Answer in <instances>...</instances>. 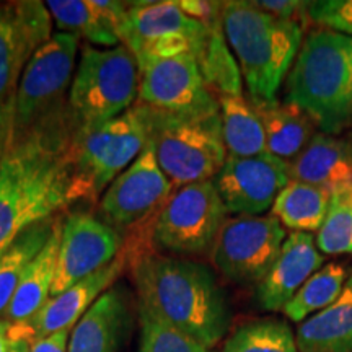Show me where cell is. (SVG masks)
Returning <instances> with one entry per match:
<instances>
[{"instance_id":"ffe728a7","label":"cell","mask_w":352,"mask_h":352,"mask_svg":"<svg viewBox=\"0 0 352 352\" xmlns=\"http://www.w3.org/2000/svg\"><path fill=\"white\" fill-rule=\"evenodd\" d=\"M290 178L331 192L352 184V147L336 135L315 134L289 162Z\"/></svg>"},{"instance_id":"ba28073f","label":"cell","mask_w":352,"mask_h":352,"mask_svg":"<svg viewBox=\"0 0 352 352\" xmlns=\"http://www.w3.org/2000/svg\"><path fill=\"white\" fill-rule=\"evenodd\" d=\"M145 144L147 131L138 103L104 124L74 132L67 151L74 202L98 199L140 155Z\"/></svg>"},{"instance_id":"8fae6325","label":"cell","mask_w":352,"mask_h":352,"mask_svg":"<svg viewBox=\"0 0 352 352\" xmlns=\"http://www.w3.org/2000/svg\"><path fill=\"white\" fill-rule=\"evenodd\" d=\"M210 30L188 16L179 2H134L121 44L138 60L192 56L197 59Z\"/></svg>"},{"instance_id":"4dcf8cb0","label":"cell","mask_w":352,"mask_h":352,"mask_svg":"<svg viewBox=\"0 0 352 352\" xmlns=\"http://www.w3.org/2000/svg\"><path fill=\"white\" fill-rule=\"evenodd\" d=\"M315 241L321 254H352V184L329 195Z\"/></svg>"},{"instance_id":"8d00e7d4","label":"cell","mask_w":352,"mask_h":352,"mask_svg":"<svg viewBox=\"0 0 352 352\" xmlns=\"http://www.w3.org/2000/svg\"><path fill=\"white\" fill-rule=\"evenodd\" d=\"M12 142V129L7 124V121L0 116V157L7 152Z\"/></svg>"},{"instance_id":"d6a6232c","label":"cell","mask_w":352,"mask_h":352,"mask_svg":"<svg viewBox=\"0 0 352 352\" xmlns=\"http://www.w3.org/2000/svg\"><path fill=\"white\" fill-rule=\"evenodd\" d=\"M308 20L320 28L352 38V0H318L308 3Z\"/></svg>"},{"instance_id":"7402d4cb","label":"cell","mask_w":352,"mask_h":352,"mask_svg":"<svg viewBox=\"0 0 352 352\" xmlns=\"http://www.w3.org/2000/svg\"><path fill=\"white\" fill-rule=\"evenodd\" d=\"M298 352H352V274L338 300L297 328Z\"/></svg>"},{"instance_id":"f35d334b","label":"cell","mask_w":352,"mask_h":352,"mask_svg":"<svg viewBox=\"0 0 352 352\" xmlns=\"http://www.w3.org/2000/svg\"><path fill=\"white\" fill-rule=\"evenodd\" d=\"M10 352H30V342L25 340H12Z\"/></svg>"},{"instance_id":"7c38bea8","label":"cell","mask_w":352,"mask_h":352,"mask_svg":"<svg viewBox=\"0 0 352 352\" xmlns=\"http://www.w3.org/2000/svg\"><path fill=\"white\" fill-rule=\"evenodd\" d=\"M51 21L46 2L23 0L0 6V116L10 129L23 70L52 36Z\"/></svg>"},{"instance_id":"ac0fdd59","label":"cell","mask_w":352,"mask_h":352,"mask_svg":"<svg viewBox=\"0 0 352 352\" xmlns=\"http://www.w3.org/2000/svg\"><path fill=\"white\" fill-rule=\"evenodd\" d=\"M324 256L311 233L292 232L266 277L258 284L256 298L263 310L280 311L302 285L323 267Z\"/></svg>"},{"instance_id":"30bf717a","label":"cell","mask_w":352,"mask_h":352,"mask_svg":"<svg viewBox=\"0 0 352 352\" xmlns=\"http://www.w3.org/2000/svg\"><path fill=\"white\" fill-rule=\"evenodd\" d=\"M287 236L274 215H240L227 219L210 258L227 279L259 284L276 263Z\"/></svg>"},{"instance_id":"6da1fadb","label":"cell","mask_w":352,"mask_h":352,"mask_svg":"<svg viewBox=\"0 0 352 352\" xmlns=\"http://www.w3.org/2000/svg\"><path fill=\"white\" fill-rule=\"evenodd\" d=\"M139 303L206 347L230 327V307L212 271L201 263L145 253L132 263Z\"/></svg>"},{"instance_id":"f546056e","label":"cell","mask_w":352,"mask_h":352,"mask_svg":"<svg viewBox=\"0 0 352 352\" xmlns=\"http://www.w3.org/2000/svg\"><path fill=\"white\" fill-rule=\"evenodd\" d=\"M222 352H298L296 334L285 321L261 318L236 328Z\"/></svg>"},{"instance_id":"5b68a950","label":"cell","mask_w":352,"mask_h":352,"mask_svg":"<svg viewBox=\"0 0 352 352\" xmlns=\"http://www.w3.org/2000/svg\"><path fill=\"white\" fill-rule=\"evenodd\" d=\"M80 38L56 33L26 64L16 91L12 122V142L33 135H74L65 101L74 80Z\"/></svg>"},{"instance_id":"44dd1931","label":"cell","mask_w":352,"mask_h":352,"mask_svg":"<svg viewBox=\"0 0 352 352\" xmlns=\"http://www.w3.org/2000/svg\"><path fill=\"white\" fill-rule=\"evenodd\" d=\"M60 228H63V220L59 219L50 240L26 267L19 289H16L10 305L7 308V314L3 316V320H7L10 324H20L32 320L51 298L57 271Z\"/></svg>"},{"instance_id":"f1b7e54d","label":"cell","mask_w":352,"mask_h":352,"mask_svg":"<svg viewBox=\"0 0 352 352\" xmlns=\"http://www.w3.org/2000/svg\"><path fill=\"white\" fill-rule=\"evenodd\" d=\"M208 28L210 30L209 38L196 59L206 85L210 91H219V96L241 95L240 65L233 59L222 21Z\"/></svg>"},{"instance_id":"e0dca14e","label":"cell","mask_w":352,"mask_h":352,"mask_svg":"<svg viewBox=\"0 0 352 352\" xmlns=\"http://www.w3.org/2000/svg\"><path fill=\"white\" fill-rule=\"evenodd\" d=\"M126 263L127 254H120L113 263L101 267L95 274L85 277L59 296L51 297L32 320L20 324H10L12 340L33 342L63 329H74L91 305L116 283L124 271Z\"/></svg>"},{"instance_id":"9a60e30c","label":"cell","mask_w":352,"mask_h":352,"mask_svg":"<svg viewBox=\"0 0 352 352\" xmlns=\"http://www.w3.org/2000/svg\"><path fill=\"white\" fill-rule=\"evenodd\" d=\"M290 179L289 162L271 153L246 158L227 155L214 184L228 214L240 217L261 215L272 209L276 197Z\"/></svg>"},{"instance_id":"2e32d148","label":"cell","mask_w":352,"mask_h":352,"mask_svg":"<svg viewBox=\"0 0 352 352\" xmlns=\"http://www.w3.org/2000/svg\"><path fill=\"white\" fill-rule=\"evenodd\" d=\"M173 191L155 153L145 144L140 155L104 191L100 209L108 226L131 227L157 214Z\"/></svg>"},{"instance_id":"4316f807","label":"cell","mask_w":352,"mask_h":352,"mask_svg":"<svg viewBox=\"0 0 352 352\" xmlns=\"http://www.w3.org/2000/svg\"><path fill=\"white\" fill-rule=\"evenodd\" d=\"M46 7L63 33L77 34L96 46L116 47L121 44V39L94 6V0H50Z\"/></svg>"},{"instance_id":"4fadbf2b","label":"cell","mask_w":352,"mask_h":352,"mask_svg":"<svg viewBox=\"0 0 352 352\" xmlns=\"http://www.w3.org/2000/svg\"><path fill=\"white\" fill-rule=\"evenodd\" d=\"M140 70L139 103L158 111L189 118L219 114V100L206 85L192 56L138 60Z\"/></svg>"},{"instance_id":"e575fe53","label":"cell","mask_w":352,"mask_h":352,"mask_svg":"<svg viewBox=\"0 0 352 352\" xmlns=\"http://www.w3.org/2000/svg\"><path fill=\"white\" fill-rule=\"evenodd\" d=\"M182 10L204 26H212L222 21L223 2H204V0H183Z\"/></svg>"},{"instance_id":"3957f363","label":"cell","mask_w":352,"mask_h":352,"mask_svg":"<svg viewBox=\"0 0 352 352\" xmlns=\"http://www.w3.org/2000/svg\"><path fill=\"white\" fill-rule=\"evenodd\" d=\"M285 103L323 134L346 129L352 122V38L324 28L308 32L285 78Z\"/></svg>"},{"instance_id":"9c48e42d","label":"cell","mask_w":352,"mask_h":352,"mask_svg":"<svg viewBox=\"0 0 352 352\" xmlns=\"http://www.w3.org/2000/svg\"><path fill=\"white\" fill-rule=\"evenodd\" d=\"M228 210L214 179L175 189L152 222V245L176 254L212 252Z\"/></svg>"},{"instance_id":"8992f818","label":"cell","mask_w":352,"mask_h":352,"mask_svg":"<svg viewBox=\"0 0 352 352\" xmlns=\"http://www.w3.org/2000/svg\"><path fill=\"white\" fill-rule=\"evenodd\" d=\"M147 145L175 189L214 179L227 160L220 114L189 118L139 103Z\"/></svg>"},{"instance_id":"83f0119b","label":"cell","mask_w":352,"mask_h":352,"mask_svg":"<svg viewBox=\"0 0 352 352\" xmlns=\"http://www.w3.org/2000/svg\"><path fill=\"white\" fill-rule=\"evenodd\" d=\"M346 280L347 271L344 266L338 263L324 264L284 307V315L300 324L302 321L333 305L341 296Z\"/></svg>"},{"instance_id":"7a4b0ae2","label":"cell","mask_w":352,"mask_h":352,"mask_svg":"<svg viewBox=\"0 0 352 352\" xmlns=\"http://www.w3.org/2000/svg\"><path fill=\"white\" fill-rule=\"evenodd\" d=\"M70 139L33 135L13 142L0 157V248L74 202Z\"/></svg>"},{"instance_id":"5bb4252c","label":"cell","mask_w":352,"mask_h":352,"mask_svg":"<svg viewBox=\"0 0 352 352\" xmlns=\"http://www.w3.org/2000/svg\"><path fill=\"white\" fill-rule=\"evenodd\" d=\"M120 233L87 212H74L63 220L56 280L51 297L95 274L120 256Z\"/></svg>"},{"instance_id":"74e56055","label":"cell","mask_w":352,"mask_h":352,"mask_svg":"<svg viewBox=\"0 0 352 352\" xmlns=\"http://www.w3.org/2000/svg\"><path fill=\"white\" fill-rule=\"evenodd\" d=\"M10 323L7 320H0V352H10Z\"/></svg>"},{"instance_id":"52a82bcc","label":"cell","mask_w":352,"mask_h":352,"mask_svg":"<svg viewBox=\"0 0 352 352\" xmlns=\"http://www.w3.org/2000/svg\"><path fill=\"white\" fill-rule=\"evenodd\" d=\"M138 59L124 44L98 50L83 46L69 91L74 132L94 129L134 107L139 96Z\"/></svg>"},{"instance_id":"277c9868","label":"cell","mask_w":352,"mask_h":352,"mask_svg":"<svg viewBox=\"0 0 352 352\" xmlns=\"http://www.w3.org/2000/svg\"><path fill=\"white\" fill-rule=\"evenodd\" d=\"M222 28L252 100L276 101L303 43V26L259 10L253 2H223Z\"/></svg>"},{"instance_id":"ab89813d","label":"cell","mask_w":352,"mask_h":352,"mask_svg":"<svg viewBox=\"0 0 352 352\" xmlns=\"http://www.w3.org/2000/svg\"><path fill=\"white\" fill-rule=\"evenodd\" d=\"M7 248H0V258H2V254H3V252H6Z\"/></svg>"},{"instance_id":"603a6c76","label":"cell","mask_w":352,"mask_h":352,"mask_svg":"<svg viewBox=\"0 0 352 352\" xmlns=\"http://www.w3.org/2000/svg\"><path fill=\"white\" fill-rule=\"evenodd\" d=\"M266 132L267 153L290 162L314 138V122L300 109L279 101L252 100Z\"/></svg>"},{"instance_id":"d4e9b609","label":"cell","mask_w":352,"mask_h":352,"mask_svg":"<svg viewBox=\"0 0 352 352\" xmlns=\"http://www.w3.org/2000/svg\"><path fill=\"white\" fill-rule=\"evenodd\" d=\"M57 222L59 219L54 217L26 228L3 252L0 258V320L6 316L7 308L19 289L26 267L50 240Z\"/></svg>"},{"instance_id":"836d02e7","label":"cell","mask_w":352,"mask_h":352,"mask_svg":"<svg viewBox=\"0 0 352 352\" xmlns=\"http://www.w3.org/2000/svg\"><path fill=\"white\" fill-rule=\"evenodd\" d=\"M254 7L259 10L270 13L277 19L297 21L303 26L308 20V3L310 2H298V0H261V2H253Z\"/></svg>"},{"instance_id":"d590c367","label":"cell","mask_w":352,"mask_h":352,"mask_svg":"<svg viewBox=\"0 0 352 352\" xmlns=\"http://www.w3.org/2000/svg\"><path fill=\"white\" fill-rule=\"evenodd\" d=\"M70 333L72 329L52 333L50 336L39 338L30 342V352H69Z\"/></svg>"},{"instance_id":"1f68e13d","label":"cell","mask_w":352,"mask_h":352,"mask_svg":"<svg viewBox=\"0 0 352 352\" xmlns=\"http://www.w3.org/2000/svg\"><path fill=\"white\" fill-rule=\"evenodd\" d=\"M140 351L139 352H212L192 338L178 331L139 303Z\"/></svg>"},{"instance_id":"484cf974","label":"cell","mask_w":352,"mask_h":352,"mask_svg":"<svg viewBox=\"0 0 352 352\" xmlns=\"http://www.w3.org/2000/svg\"><path fill=\"white\" fill-rule=\"evenodd\" d=\"M329 192L311 184L290 179L272 204V215L294 232H318L323 226Z\"/></svg>"},{"instance_id":"d6986e66","label":"cell","mask_w":352,"mask_h":352,"mask_svg":"<svg viewBox=\"0 0 352 352\" xmlns=\"http://www.w3.org/2000/svg\"><path fill=\"white\" fill-rule=\"evenodd\" d=\"M129 323L124 290L108 289L74 327L69 352H121Z\"/></svg>"},{"instance_id":"cb8c5ba5","label":"cell","mask_w":352,"mask_h":352,"mask_svg":"<svg viewBox=\"0 0 352 352\" xmlns=\"http://www.w3.org/2000/svg\"><path fill=\"white\" fill-rule=\"evenodd\" d=\"M219 114L227 155L246 158L267 153L266 132L252 101L241 95H222Z\"/></svg>"}]
</instances>
